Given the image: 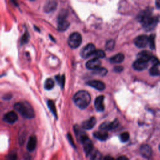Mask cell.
Here are the masks:
<instances>
[{
	"label": "cell",
	"mask_w": 160,
	"mask_h": 160,
	"mask_svg": "<svg viewBox=\"0 0 160 160\" xmlns=\"http://www.w3.org/2000/svg\"><path fill=\"white\" fill-rule=\"evenodd\" d=\"M100 158H101V154L98 153V151L94 152L91 156V159H99Z\"/></svg>",
	"instance_id": "32"
},
{
	"label": "cell",
	"mask_w": 160,
	"mask_h": 160,
	"mask_svg": "<svg viewBox=\"0 0 160 160\" xmlns=\"http://www.w3.org/2000/svg\"><path fill=\"white\" fill-rule=\"evenodd\" d=\"M87 85L96 89L98 91H103L105 89V85L103 82L98 80H91L87 82Z\"/></svg>",
	"instance_id": "12"
},
{
	"label": "cell",
	"mask_w": 160,
	"mask_h": 160,
	"mask_svg": "<svg viewBox=\"0 0 160 160\" xmlns=\"http://www.w3.org/2000/svg\"><path fill=\"white\" fill-rule=\"evenodd\" d=\"M56 81L58 83V84L62 86V88H63L64 86H65V76H56Z\"/></svg>",
	"instance_id": "28"
},
{
	"label": "cell",
	"mask_w": 160,
	"mask_h": 160,
	"mask_svg": "<svg viewBox=\"0 0 160 160\" xmlns=\"http://www.w3.org/2000/svg\"><path fill=\"white\" fill-rule=\"evenodd\" d=\"M54 86V82L51 78H48L46 80L45 83V88L47 90H50L53 88Z\"/></svg>",
	"instance_id": "22"
},
{
	"label": "cell",
	"mask_w": 160,
	"mask_h": 160,
	"mask_svg": "<svg viewBox=\"0 0 160 160\" xmlns=\"http://www.w3.org/2000/svg\"><path fill=\"white\" fill-rule=\"evenodd\" d=\"M68 139H69V142H70V144L73 146H74V143H73V138H72V136H71V135L70 134H68Z\"/></svg>",
	"instance_id": "35"
},
{
	"label": "cell",
	"mask_w": 160,
	"mask_h": 160,
	"mask_svg": "<svg viewBox=\"0 0 160 160\" xmlns=\"http://www.w3.org/2000/svg\"><path fill=\"white\" fill-rule=\"evenodd\" d=\"M68 16V11L66 10H62L61 11V13H59V16H58V20H62V19H65Z\"/></svg>",
	"instance_id": "31"
},
{
	"label": "cell",
	"mask_w": 160,
	"mask_h": 160,
	"mask_svg": "<svg viewBox=\"0 0 160 160\" xmlns=\"http://www.w3.org/2000/svg\"><path fill=\"white\" fill-rule=\"evenodd\" d=\"M82 43V35L79 33H72L68 40V43L70 48L73 49H76Z\"/></svg>",
	"instance_id": "4"
},
{
	"label": "cell",
	"mask_w": 160,
	"mask_h": 160,
	"mask_svg": "<svg viewBox=\"0 0 160 160\" xmlns=\"http://www.w3.org/2000/svg\"><path fill=\"white\" fill-rule=\"evenodd\" d=\"M115 46V42L113 39H110L108 41L105 45V49L107 51H112Z\"/></svg>",
	"instance_id": "26"
},
{
	"label": "cell",
	"mask_w": 160,
	"mask_h": 160,
	"mask_svg": "<svg viewBox=\"0 0 160 160\" xmlns=\"http://www.w3.org/2000/svg\"><path fill=\"white\" fill-rule=\"evenodd\" d=\"M93 135L96 139L100 140V141H105V140H106V139L108 138V136L107 131H103V130H101L99 131H96V132L94 133Z\"/></svg>",
	"instance_id": "18"
},
{
	"label": "cell",
	"mask_w": 160,
	"mask_h": 160,
	"mask_svg": "<svg viewBox=\"0 0 160 160\" xmlns=\"http://www.w3.org/2000/svg\"><path fill=\"white\" fill-rule=\"evenodd\" d=\"M101 64L102 62L99 60V59L94 58L93 59H91V60H89L88 62H87V63H86V66L88 69L93 70L100 67Z\"/></svg>",
	"instance_id": "10"
},
{
	"label": "cell",
	"mask_w": 160,
	"mask_h": 160,
	"mask_svg": "<svg viewBox=\"0 0 160 160\" xmlns=\"http://www.w3.org/2000/svg\"><path fill=\"white\" fill-rule=\"evenodd\" d=\"M125 59V56L122 53H118L116 54L115 56L111 57L110 59V62L112 63L118 64V63H121L123 62Z\"/></svg>",
	"instance_id": "17"
},
{
	"label": "cell",
	"mask_w": 160,
	"mask_h": 160,
	"mask_svg": "<svg viewBox=\"0 0 160 160\" xmlns=\"http://www.w3.org/2000/svg\"><path fill=\"white\" fill-rule=\"evenodd\" d=\"M94 58L100 59V58H103L105 57V53L102 50H95L93 55Z\"/></svg>",
	"instance_id": "23"
},
{
	"label": "cell",
	"mask_w": 160,
	"mask_h": 160,
	"mask_svg": "<svg viewBox=\"0 0 160 160\" xmlns=\"http://www.w3.org/2000/svg\"><path fill=\"white\" fill-rule=\"evenodd\" d=\"M18 119V116L14 111H10L4 116L3 121L10 124H13L17 122Z\"/></svg>",
	"instance_id": "8"
},
{
	"label": "cell",
	"mask_w": 160,
	"mask_h": 160,
	"mask_svg": "<svg viewBox=\"0 0 160 160\" xmlns=\"http://www.w3.org/2000/svg\"><path fill=\"white\" fill-rule=\"evenodd\" d=\"M149 73L151 76H159V65H153L150 68Z\"/></svg>",
	"instance_id": "25"
},
{
	"label": "cell",
	"mask_w": 160,
	"mask_h": 160,
	"mask_svg": "<svg viewBox=\"0 0 160 160\" xmlns=\"http://www.w3.org/2000/svg\"><path fill=\"white\" fill-rule=\"evenodd\" d=\"M56 8V3L54 1L48 2L44 7V10L46 13H50L54 11Z\"/></svg>",
	"instance_id": "20"
},
{
	"label": "cell",
	"mask_w": 160,
	"mask_h": 160,
	"mask_svg": "<svg viewBox=\"0 0 160 160\" xmlns=\"http://www.w3.org/2000/svg\"><path fill=\"white\" fill-rule=\"evenodd\" d=\"M119 125V122L118 119H114L113 122H105L101 125L99 126V130L103 131H108L116 128Z\"/></svg>",
	"instance_id": "7"
},
{
	"label": "cell",
	"mask_w": 160,
	"mask_h": 160,
	"mask_svg": "<svg viewBox=\"0 0 160 160\" xmlns=\"http://www.w3.org/2000/svg\"><path fill=\"white\" fill-rule=\"evenodd\" d=\"M96 124V119L94 117H92L87 121L84 122L82 123V127L85 130H91Z\"/></svg>",
	"instance_id": "15"
},
{
	"label": "cell",
	"mask_w": 160,
	"mask_h": 160,
	"mask_svg": "<svg viewBox=\"0 0 160 160\" xmlns=\"http://www.w3.org/2000/svg\"><path fill=\"white\" fill-rule=\"evenodd\" d=\"M139 21L142 23L144 29L147 31L153 30L158 23V16H154L150 10H145L140 13L138 16Z\"/></svg>",
	"instance_id": "1"
},
{
	"label": "cell",
	"mask_w": 160,
	"mask_h": 160,
	"mask_svg": "<svg viewBox=\"0 0 160 160\" xmlns=\"http://www.w3.org/2000/svg\"><path fill=\"white\" fill-rule=\"evenodd\" d=\"M29 38H30V36L29 34L28 33V31H26L23 35L22 36V38H21V45H23L24 44H26L29 41Z\"/></svg>",
	"instance_id": "29"
},
{
	"label": "cell",
	"mask_w": 160,
	"mask_h": 160,
	"mask_svg": "<svg viewBox=\"0 0 160 160\" xmlns=\"http://www.w3.org/2000/svg\"><path fill=\"white\" fill-rule=\"evenodd\" d=\"M30 1H34V0H30Z\"/></svg>",
	"instance_id": "40"
},
{
	"label": "cell",
	"mask_w": 160,
	"mask_h": 160,
	"mask_svg": "<svg viewBox=\"0 0 160 160\" xmlns=\"http://www.w3.org/2000/svg\"><path fill=\"white\" fill-rule=\"evenodd\" d=\"M150 61L151 62L153 65H159V60L157 58L152 56L150 59Z\"/></svg>",
	"instance_id": "33"
},
{
	"label": "cell",
	"mask_w": 160,
	"mask_h": 160,
	"mask_svg": "<svg viewBox=\"0 0 160 160\" xmlns=\"http://www.w3.org/2000/svg\"><path fill=\"white\" fill-rule=\"evenodd\" d=\"M139 152L142 156L145 158H149L152 155V149L148 145H143L139 148Z\"/></svg>",
	"instance_id": "11"
},
{
	"label": "cell",
	"mask_w": 160,
	"mask_h": 160,
	"mask_svg": "<svg viewBox=\"0 0 160 160\" xmlns=\"http://www.w3.org/2000/svg\"><path fill=\"white\" fill-rule=\"evenodd\" d=\"M14 108L25 118L31 119L33 118L35 116L33 108L27 102H19L16 103L14 106Z\"/></svg>",
	"instance_id": "3"
},
{
	"label": "cell",
	"mask_w": 160,
	"mask_h": 160,
	"mask_svg": "<svg viewBox=\"0 0 160 160\" xmlns=\"http://www.w3.org/2000/svg\"><path fill=\"white\" fill-rule=\"evenodd\" d=\"M48 106L50 111H51V113L54 115V116H56V118H57V112H56V109L54 102L51 101V100H49L48 102Z\"/></svg>",
	"instance_id": "24"
},
{
	"label": "cell",
	"mask_w": 160,
	"mask_h": 160,
	"mask_svg": "<svg viewBox=\"0 0 160 160\" xmlns=\"http://www.w3.org/2000/svg\"><path fill=\"white\" fill-rule=\"evenodd\" d=\"M156 5L158 8H159V0H156Z\"/></svg>",
	"instance_id": "37"
},
{
	"label": "cell",
	"mask_w": 160,
	"mask_h": 160,
	"mask_svg": "<svg viewBox=\"0 0 160 160\" xmlns=\"http://www.w3.org/2000/svg\"><path fill=\"white\" fill-rule=\"evenodd\" d=\"M58 30L59 31H66L69 26H70V23L69 22L67 21L66 19H62V20H58Z\"/></svg>",
	"instance_id": "16"
},
{
	"label": "cell",
	"mask_w": 160,
	"mask_h": 160,
	"mask_svg": "<svg viewBox=\"0 0 160 160\" xmlns=\"http://www.w3.org/2000/svg\"><path fill=\"white\" fill-rule=\"evenodd\" d=\"M118 159H128V158H127L126 157H125V156H121V157H119Z\"/></svg>",
	"instance_id": "38"
},
{
	"label": "cell",
	"mask_w": 160,
	"mask_h": 160,
	"mask_svg": "<svg viewBox=\"0 0 160 160\" xmlns=\"http://www.w3.org/2000/svg\"><path fill=\"white\" fill-rule=\"evenodd\" d=\"M36 143H37L36 138L34 136H31L29 138L28 142V144H27V150L29 151H34V149L36 148Z\"/></svg>",
	"instance_id": "19"
},
{
	"label": "cell",
	"mask_w": 160,
	"mask_h": 160,
	"mask_svg": "<svg viewBox=\"0 0 160 160\" xmlns=\"http://www.w3.org/2000/svg\"><path fill=\"white\" fill-rule=\"evenodd\" d=\"M154 39H155V35L151 34L148 37V43L150 48L151 50H154L155 48V43H154Z\"/></svg>",
	"instance_id": "27"
},
{
	"label": "cell",
	"mask_w": 160,
	"mask_h": 160,
	"mask_svg": "<svg viewBox=\"0 0 160 160\" xmlns=\"http://www.w3.org/2000/svg\"><path fill=\"white\" fill-rule=\"evenodd\" d=\"M152 56H153L152 54L150 52H149L148 51H143L138 54L137 59L141 60V61L148 63V62L150 61V59Z\"/></svg>",
	"instance_id": "13"
},
{
	"label": "cell",
	"mask_w": 160,
	"mask_h": 160,
	"mask_svg": "<svg viewBox=\"0 0 160 160\" xmlns=\"http://www.w3.org/2000/svg\"><path fill=\"white\" fill-rule=\"evenodd\" d=\"M114 71L115 72H118V73H119V72H122L123 70V68L122 66H116L114 68Z\"/></svg>",
	"instance_id": "34"
},
{
	"label": "cell",
	"mask_w": 160,
	"mask_h": 160,
	"mask_svg": "<svg viewBox=\"0 0 160 160\" xmlns=\"http://www.w3.org/2000/svg\"><path fill=\"white\" fill-rule=\"evenodd\" d=\"M129 138H130V134L128 132H124L120 134V139H121V141L123 143L128 142Z\"/></svg>",
	"instance_id": "30"
},
{
	"label": "cell",
	"mask_w": 160,
	"mask_h": 160,
	"mask_svg": "<svg viewBox=\"0 0 160 160\" xmlns=\"http://www.w3.org/2000/svg\"><path fill=\"white\" fill-rule=\"evenodd\" d=\"M148 67V62L137 59L133 64V68L136 71H143Z\"/></svg>",
	"instance_id": "14"
},
{
	"label": "cell",
	"mask_w": 160,
	"mask_h": 160,
	"mask_svg": "<svg viewBox=\"0 0 160 160\" xmlns=\"http://www.w3.org/2000/svg\"><path fill=\"white\" fill-rule=\"evenodd\" d=\"M93 73L96 75L104 76H106V74L108 73V70L105 68L99 67L95 70H93Z\"/></svg>",
	"instance_id": "21"
},
{
	"label": "cell",
	"mask_w": 160,
	"mask_h": 160,
	"mask_svg": "<svg viewBox=\"0 0 160 160\" xmlns=\"http://www.w3.org/2000/svg\"><path fill=\"white\" fill-rule=\"evenodd\" d=\"M105 159H113V158H111V157H110V156H108V157L105 158Z\"/></svg>",
	"instance_id": "39"
},
{
	"label": "cell",
	"mask_w": 160,
	"mask_h": 160,
	"mask_svg": "<svg viewBox=\"0 0 160 160\" xmlns=\"http://www.w3.org/2000/svg\"><path fill=\"white\" fill-rule=\"evenodd\" d=\"M104 96H99L97 97L94 101V107L98 111L102 112L105 110L104 105Z\"/></svg>",
	"instance_id": "9"
},
{
	"label": "cell",
	"mask_w": 160,
	"mask_h": 160,
	"mask_svg": "<svg viewBox=\"0 0 160 160\" xmlns=\"http://www.w3.org/2000/svg\"><path fill=\"white\" fill-rule=\"evenodd\" d=\"M95 50H96L95 46L93 44L90 43V44H88L86 46H85L82 50L80 54H81V56L83 58L86 59V58H88L90 56H92Z\"/></svg>",
	"instance_id": "6"
},
{
	"label": "cell",
	"mask_w": 160,
	"mask_h": 160,
	"mask_svg": "<svg viewBox=\"0 0 160 160\" xmlns=\"http://www.w3.org/2000/svg\"><path fill=\"white\" fill-rule=\"evenodd\" d=\"M75 105L80 109L86 108L91 102L90 94L86 91H78L73 97Z\"/></svg>",
	"instance_id": "2"
},
{
	"label": "cell",
	"mask_w": 160,
	"mask_h": 160,
	"mask_svg": "<svg viewBox=\"0 0 160 160\" xmlns=\"http://www.w3.org/2000/svg\"><path fill=\"white\" fill-rule=\"evenodd\" d=\"M11 97H12V95L11 94H7L3 97V99L5 100H8V99H10L11 98Z\"/></svg>",
	"instance_id": "36"
},
{
	"label": "cell",
	"mask_w": 160,
	"mask_h": 160,
	"mask_svg": "<svg viewBox=\"0 0 160 160\" xmlns=\"http://www.w3.org/2000/svg\"><path fill=\"white\" fill-rule=\"evenodd\" d=\"M134 43L139 48H145L148 43V36L146 35L139 36L134 39Z\"/></svg>",
	"instance_id": "5"
}]
</instances>
